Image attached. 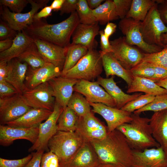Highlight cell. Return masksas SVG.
I'll return each instance as SVG.
<instances>
[{
    "label": "cell",
    "instance_id": "34",
    "mask_svg": "<svg viewBox=\"0 0 167 167\" xmlns=\"http://www.w3.org/2000/svg\"><path fill=\"white\" fill-rule=\"evenodd\" d=\"M67 107L73 110L79 117L84 116L92 111L89 102L85 97L75 92L70 99Z\"/></svg>",
    "mask_w": 167,
    "mask_h": 167
},
{
    "label": "cell",
    "instance_id": "33",
    "mask_svg": "<svg viewBox=\"0 0 167 167\" xmlns=\"http://www.w3.org/2000/svg\"><path fill=\"white\" fill-rule=\"evenodd\" d=\"M79 117L72 109H63L57 122L58 131L74 132L76 130Z\"/></svg>",
    "mask_w": 167,
    "mask_h": 167
},
{
    "label": "cell",
    "instance_id": "41",
    "mask_svg": "<svg viewBox=\"0 0 167 167\" xmlns=\"http://www.w3.org/2000/svg\"><path fill=\"white\" fill-rule=\"evenodd\" d=\"M29 3L28 0H0V6H3L9 8L12 12L21 13Z\"/></svg>",
    "mask_w": 167,
    "mask_h": 167
},
{
    "label": "cell",
    "instance_id": "59",
    "mask_svg": "<svg viewBox=\"0 0 167 167\" xmlns=\"http://www.w3.org/2000/svg\"><path fill=\"white\" fill-rule=\"evenodd\" d=\"M96 167H118L112 164L100 163V164Z\"/></svg>",
    "mask_w": 167,
    "mask_h": 167
},
{
    "label": "cell",
    "instance_id": "42",
    "mask_svg": "<svg viewBox=\"0 0 167 167\" xmlns=\"http://www.w3.org/2000/svg\"><path fill=\"white\" fill-rule=\"evenodd\" d=\"M32 157V153L18 159L9 160L0 158V167H24Z\"/></svg>",
    "mask_w": 167,
    "mask_h": 167
},
{
    "label": "cell",
    "instance_id": "2",
    "mask_svg": "<svg viewBox=\"0 0 167 167\" xmlns=\"http://www.w3.org/2000/svg\"><path fill=\"white\" fill-rule=\"evenodd\" d=\"M80 23L76 11L59 23L50 24L41 19L33 22L24 30L33 39L41 40L65 47L71 44V37Z\"/></svg>",
    "mask_w": 167,
    "mask_h": 167
},
{
    "label": "cell",
    "instance_id": "50",
    "mask_svg": "<svg viewBox=\"0 0 167 167\" xmlns=\"http://www.w3.org/2000/svg\"><path fill=\"white\" fill-rule=\"evenodd\" d=\"M160 17L164 23L167 24V0H156Z\"/></svg>",
    "mask_w": 167,
    "mask_h": 167
},
{
    "label": "cell",
    "instance_id": "39",
    "mask_svg": "<svg viewBox=\"0 0 167 167\" xmlns=\"http://www.w3.org/2000/svg\"><path fill=\"white\" fill-rule=\"evenodd\" d=\"M155 97V96L147 94H142L135 99L127 103L121 109L133 113L152 102Z\"/></svg>",
    "mask_w": 167,
    "mask_h": 167
},
{
    "label": "cell",
    "instance_id": "36",
    "mask_svg": "<svg viewBox=\"0 0 167 167\" xmlns=\"http://www.w3.org/2000/svg\"><path fill=\"white\" fill-rule=\"evenodd\" d=\"M76 11L79 17L80 23L88 25L98 23L96 21L92 10L88 6L87 0H79Z\"/></svg>",
    "mask_w": 167,
    "mask_h": 167
},
{
    "label": "cell",
    "instance_id": "60",
    "mask_svg": "<svg viewBox=\"0 0 167 167\" xmlns=\"http://www.w3.org/2000/svg\"><path fill=\"white\" fill-rule=\"evenodd\" d=\"M161 41L162 43L164 45L167 44V33L163 34L162 35Z\"/></svg>",
    "mask_w": 167,
    "mask_h": 167
},
{
    "label": "cell",
    "instance_id": "54",
    "mask_svg": "<svg viewBox=\"0 0 167 167\" xmlns=\"http://www.w3.org/2000/svg\"><path fill=\"white\" fill-rule=\"evenodd\" d=\"M117 26L114 23L109 22L106 26L104 31L105 36L109 39V37L116 31Z\"/></svg>",
    "mask_w": 167,
    "mask_h": 167
},
{
    "label": "cell",
    "instance_id": "48",
    "mask_svg": "<svg viewBox=\"0 0 167 167\" xmlns=\"http://www.w3.org/2000/svg\"><path fill=\"white\" fill-rule=\"evenodd\" d=\"M44 151L41 150L32 153V157L24 167H40L41 158Z\"/></svg>",
    "mask_w": 167,
    "mask_h": 167
},
{
    "label": "cell",
    "instance_id": "46",
    "mask_svg": "<svg viewBox=\"0 0 167 167\" xmlns=\"http://www.w3.org/2000/svg\"><path fill=\"white\" fill-rule=\"evenodd\" d=\"M17 93L15 88L6 80L0 81V98L10 97Z\"/></svg>",
    "mask_w": 167,
    "mask_h": 167
},
{
    "label": "cell",
    "instance_id": "53",
    "mask_svg": "<svg viewBox=\"0 0 167 167\" xmlns=\"http://www.w3.org/2000/svg\"><path fill=\"white\" fill-rule=\"evenodd\" d=\"M8 62L0 61V81L6 80L8 72Z\"/></svg>",
    "mask_w": 167,
    "mask_h": 167
},
{
    "label": "cell",
    "instance_id": "58",
    "mask_svg": "<svg viewBox=\"0 0 167 167\" xmlns=\"http://www.w3.org/2000/svg\"><path fill=\"white\" fill-rule=\"evenodd\" d=\"M155 83L159 86L167 90V76Z\"/></svg>",
    "mask_w": 167,
    "mask_h": 167
},
{
    "label": "cell",
    "instance_id": "18",
    "mask_svg": "<svg viewBox=\"0 0 167 167\" xmlns=\"http://www.w3.org/2000/svg\"><path fill=\"white\" fill-rule=\"evenodd\" d=\"M60 69L46 62L42 66L33 68L28 65L25 81L26 87L32 89L51 79L61 75Z\"/></svg>",
    "mask_w": 167,
    "mask_h": 167
},
{
    "label": "cell",
    "instance_id": "11",
    "mask_svg": "<svg viewBox=\"0 0 167 167\" xmlns=\"http://www.w3.org/2000/svg\"><path fill=\"white\" fill-rule=\"evenodd\" d=\"M63 109V108L55 101L52 113L45 122L41 123L38 126L37 139L35 143L29 148V152L35 150L49 151L48 146V142L58 131V121Z\"/></svg>",
    "mask_w": 167,
    "mask_h": 167
},
{
    "label": "cell",
    "instance_id": "38",
    "mask_svg": "<svg viewBox=\"0 0 167 167\" xmlns=\"http://www.w3.org/2000/svg\"><path fill=\"white\" fill-rule=\"evenodd\" d=\"M142 60L153 64L167 70V44L162 49L152 54L143 53Z\"/></svg>",
    "mask_w": 167,
    "mask_h": 167
},
{
    "label": "cell",
    "instance_id": "52",
    "mask_svg": "<svg viewBox=\"0 0 167 167\" xmlns=\"http://www.w3.org/2000/svg\"><path fill=\"white\" fill-rule=\"evenodd\" d=\"M52 9L50 6H46L33 16V21L40 20L43 18H46L52 15Z\"/></svg>",
    "mask_w": 167,
    "mask_h": 167
},
{
    "label": "cell",
    "instance_id": "16",
    "mask_svg": "<svg viewBox=\"0 0 167 167\" xmlns=\"http://www.w3.org/2000/svg\"><path fill=\"white\" fill-rule=\"evenodd\" d=\"M132 150L133 167H167V156L161 146Z\"/></svg>",
    "mask_w": 167,
    "mask_h": 167
},
{
    "label": "cell",
    "instance_id": "3",
    "mask_svg": "<svg viewBox=\"0 0 167 167\" xmlns=\"http://www.w3.org/2000/svg\"><path fill=\"white\" fill-rule=\"evenodd\" d=\"M132 113V120L123 124L116 129L125 136L132 150L142 151L150 148H158L160 144L153 137L149 122L150 119Z\"/></svg>",
    "mask_w": 167,
    "mask_h": 167
},
{
    "label": "cell",
    "instance_id": "25",
    "mask_svg": "<svg viewBox=\"0 0 167 167\" xmlns=\"http://www.w3.org/2000/svg\"><path fill=\"white\" fill-rule=\"evenodd\" d=\"M8 72L6 80L12 85L18 93L22 95L26 88L25 81L28 65L15 58L8 62Z\"/></svg>",
    "mask_w": 167,
    "mask_h": 167
},
{
    "label": "cell",
    "instance_id": "17",
    "mask_svg": "<svg viewBox=\"0 0 167 167\" xmlns=\"http://www.w3.org/2000/svg\"><path fill=\"white\" fill-rule=\"evenodd\" d=\"M38 133V126L16 127L0 125V144L2 146H8L15 140L19 139L27 140L33 144L37 139Z\"/></svg>",
    "mask_w": 167,
    "mask_h": 167
},
{
    "label": "cell",
    "instance_id": "4",
    "mask_svg": "<svg viewBox=\"0 0 167 167\" xmlns=\"http://www.w3.org/2000/svg\"><path fill=\"white\" fill-rule=\"evenodd\" d=\"M84 142L75 131H58L48 143L49 151L58 157L59 167L68 162L81 148Z\"/></svg>",
    "mask_w": 167,
    "mask_h": 167
},
{
    "label": "cell",
    "instance_id": "43",
    "mask_svg": "<svg viewBox=\"0 0 167 167\" xmlns=\"http://www.w3.org/2000/svg\"><path fill=\"white\" fill-rule=\"evenodd\" d=\"M132 0H113L116 12L119 18H125L131 7Z\"/></svg>",
    "mask_w": 167,
    "mask_h": 167
},
{
    "label": "cell",
    "instance_id": "9",
    "mask_svg": "<svg viewBox=\"0 0 167 167\" xmlns=\"http://www.w3.org/2000/svg\"><path fill=\"white\" fill-rule=\"evenodd\" d=\"M32 108L53 111L55 102L53 91L48 82L32 89L26 88L22 95Z\"/></svg>",
    "mask_w": 167,
    "mask_h": 167
},
{
    "label": "cell",
    "instance_id": "21",
    "mask_svg": "<svg viewBox=\"0 0 167 167\" xmlns=\"http://www.w3.org/2000/svg\"><path fill=\"white\" fill-rule=\"evenodd\" d=\"M98 24L88 25L79 23L72 34L71 43L82 45L88 50L96 49L97 43L95 38L99 34L100 31Z\"/></svg>",
    "mask_w": 167,
    "mask_h": 167
},
{
    "label": "cell",
    "instance_id": "45",
    "mask_svg": "<svg viewBox=\"0 0 167 167\" xmlns=\"http://www.w3.org/2000/svg\"><path fill=\"white\" fill-rule=\"evenodd\" d=\"M18 32L12 29L6 22L0 19V40H4L8 38L14 39Z\"/></svg>",
    "mask_w": 167,
    "mask_h": 167
},
{
    "label": "cell",
    "instance_id": "56",
    "mask_svg": "<svg viewBox=\"0 0 167 167\" xmlns=\"http://www.w3.org/2000/svg\"><path fill=\"white\" fill-rule=\"evenodd\" d=\"M65 0H54L50 6L52 10L54 11H60Z\"/></svg>",
    "mask_w": 167,
    "mask_h": 167
},
{
    "label": "cell",
    "instance_id": "5",
    "mask_svg": "<svg viewBox=\"0 0 167 167\" xmlns=\"http://www.w3.org/2000/svg\"><path fill=\"white\" fill-rule=\"evenodd\" d=\"M103 69L100 51L93 49L89 50L87 54L73 67L61 76L92 81L100 76Z\"/></svg>",
    "mask_w": 167,
    "mask_h": 167
},
{
    "label": "cell",
    "instance_id": "8",
    "mask_svg": "<svg viewBox=\"0 0 167 167\" xmlns=\"http://www.w3.org/2000/svg\"><path fill=\"white\" fill-rule=\"evenodd\" d=\"M140 23L131 18H125L120 20L118 27L125 36L127 42L130 45L137 46L146 53L152 54L161 51L163 48L145 42L140 31Z\"/></svg>",
    "mask_w": 167,
    "mask_h": 167
},
{
    "label": "cell",
    "instance_id": "44",
    "mask_svg": "<svg viewBox=\"0 0 167 167\" xmlns=\"http://www.w3.org/2000/svg\"><path fill=\"white\" fill-rule=\"evenodd\" d=\"M40 167H59L58 156L50 151L44 153L41 159Z\"/></svg>",
    "mask_w": 167,
    "mask_h": 167
},
{
    "label": "cell",
    "instance_id": "1",
    "mask_svg": "<svg viewBox=\"0 0 167 167\" xmlns=\"http://www.w3.org/2000/svg\"><path fill=\"white\" fill-rule=\"evenodd\" d=\"M90 143L100 163L118 167H133V150L125 136L118 130L108 132L103 139H93Z\"/></svg>",
    "mask_w": 167,
    "mask_h": 167
},
{
    "label": "cell",
    "instance_id": "57",
    "mask_svg": "<svg viewBox=\"0 0 167 167\" xmlns=\"http://www.w3.org/2000/svg\"><path fill=\"white\" fill-rule=\"evenodd\" d=\"M105 1L103 0H87V2L89 8L92 10H94L101 4V3Z\"/></svg>",
    "mask_w": 167,
    "mask_h": 167
},
{
    "label": "cell",
    "instance_id": "40",
    "mask_svg": "<svg viewBox=\"0 0 167 167\" xmlns=\"http://www.w3.org/2000/svg\"><path fill=\"white\" fill-rule=\"evenodd\" d=\"M132 75L148 79L151 80L154 75V69L150 63L142 60L130 70Z\"/></svg>",
    "mask_w": 167,
    "mask_h": 167
},
{
    "label": "cell",
    "instance_id": "28",
    "mask_svg": "<svg viewBox=\"0 0 167 167\" xmlns=\"http://www.w3.org/2000/svg\"><path fill=\"white\" fill-rule=\"evenodd\" d=\"M101 52L103 68L106 77L115 75L123 79L127 84L128 87L133 80V75L130 71L124 68L113 56L112 53Z\"/></svg>",
    "mask_w": 167,
    "mask_h": 167
},
{
    "label": "cell",
    "instance_id": "61",
    "mask_svg": "<svg viewBox=\"0 0 167 167\" xmlns=\"http://www.w3.org/2000/svg\"><path fill=\"white\" fill-rule=\"evenodd\" d=\"M166 155H167V153L166 154Z\"/></svg>",
    "mask_w": 167,
    "mask_h": 167
},
{
    "label": "cell",
    "instance_id": "24",
    "mask_svg": "<svg viewBox=\"0 0 167 167\" xmlns=\"http://www.w3.org/2000/svg\"><path fill=\"white\" fill-rule=\"evenodd\" d=\"M149 124L152 136L167 153V109L154 112Z\"/></svg>",
    "mask_w": 167,
    "mask_h": 167
},
{
    "label": "cell",
    "instance_id": "12",
    "mask_svg": "<svg viewBox=\"0 0 167 167\" xmlns=\"http://www.w3.org/2000/svg\"><path fill=\"white\" fill-rule=\"evenodd\" d=\"M32 108L22 95L19 93L10 97L0 98V125H5L18 119Z\"/></svg>",
    "mask_w": 167,
    "mask_h": 167
},
{
    "label": "cell",
    "instance_id": "47",
    "mask_svg": "<svg viewBox=\"0 0 167 167\" xmlns=\"http://www.w3.org/2000/svg\"><path fill=\"white\" fill-rule=\"evenodd\" d=\"M79 0H65L60 11V15L69 14L76 11Z\"/></svg>",
    "mask_w": 167,
    "mask_h": 167
},
{
    "label": "cell",
    "instance_id": "20",
    "mask_svg": "<svg viewBox=\"0 0 167 167\" xmlns=\"http://www.w3.org/2000/svg\"><path fill=\"white\" fill-rule=\"evenodd\" d=\"M78 80L60 76L48 81L53 91L55 101L63 109L67 106L73 93L74 87Z\"/></svg>",
    "mask_w": 167,
    "mask_h": 167
},
{
    "label": "cell",
    "instance_id": "6",
    "mask_svg": "<svg viewBox=\"0 0 167 167\" xmlns=\"http://www.w3.org/2000/svg\"><path fill=\"white\" fill-rule=\"evenodd\" d=\"M140 29L145 42L163 48L165 45L161 42V37L163 34L167 33V27L161 18L157 3L150 9L144 19L141 22Z\"/></svg>",
    "mask_w": 167,
    "mask_h": 167
},
{
    "label": "cell",
    "instance_id": "37",
    "mask_svg": "<svg viewBox=\"0 0 167 167\" xmlns=\"http://www.w3.org/2000/svg\"><path fill=\"white\" fill-rule=\"evenodd\" d=\"M167 109V94L155 96L154 100L150 103L133 113L140 114L147 111L157 112Z\"/></svg>",
    "mask_w": 167,
    "mask_h": 167
},
{
    "label": "cell",
    "instance_id": "27",
    "mask_svg": "<svg viewBox=\"0 0 167 167\" xmlns=\"http://www.w3.org/2000/svg\"><path fill=\"white\" fill-rule=\"evenodd\" d=\"M53 111L41 109L32 108L18 119L6 124L13 127L31 128L38 126L46 120Z\"/></svg>",
    "mask_w": 167,
    "mask_h": 167
},
{
    "label": "cell",
    "instance_id": "7",
    "mask_svg": "<svg viewBox=\"0 0 167 167\" xmlns=\"http://www.w3.org/2000/svg\"><path fill=\"white\" fill-rule=\"evenodd\" d=\"M31 10L25 13H15L10 11L7 7L0 6V17L13 29L21 32L33 22V17L40 9L47 6L49 0H28Z\"/></svg>",
    "mask_w": 167,
    "mask_h": 167
},
{
    "label": "cell",
    "instance_id": "35",
    "mask_svg": "<svg viewBox=\"0 0 167 167\" xmlns=\"http://www.w3.org/2000/svg\"><path fill=\"white\" fill-rule=\"evenodd\" d=\"M17 58L33 68L41 67L46 62L40 54L34 42Z\"/></svg>",
    "mask_w": 167,
    "mask_h": 167
},
{
    "label": "cell",
    "instance_id": "13",
    "mask_svg": "<svg viewBox=\"0 0 167 167\" xmlns=\"http://www.w3.org/2000/svg\"><path fill=\"white\" fill-rule=\"evenodd\" d=\"M92 111L85 116L79 117L75 131L84 142L105 138L108 131L107 126L95 116Z\"/></svg>",
    "mask_w": 167,
    "mask_h": 167
},
{
    "label": "cell",
    "instance_id": "29",
    "mask_svg": "<svg viewBox=\"0 0 167 167\" xmlns=\"http://www.w3.org/2000/svg\"><path fill=\"white\" fill-rule=\"evenodd\" d=\"M133 78L127 91V93L142 92L154 96L167 94V90L159 86L150 79L133 76Z\"/></svg>",
    "mask_w": 167,
    "mask_h": 167
},
{
    "label": "cell",
    "instance_id": "55",
    "mask_svg": "<svg viewBox=\"0 0 167 167\" xmlns=\"http://www.w3.org/2000/svg\"><path fill=\"white\" fill-rule=\"evenodd\" d=\"M13 39L10 38L0 41V52H2L10 49L13 43Z\"/></svg>",
    "mask_w": 167,
    "mask_h": 167
},
{
    "label": "cell",
    "instance_id": "22",
    "mask_svg": "<svg viewBox=\"0 0 167 167\" xmlns=\"http://www.w3.org/2000/svg\"><path fill=\"white\" fill-rule=\"evenodd\" d=\"M97 81L111 96L115 102L116 108L121 109L128 102L136 99L141 93L130 95L124 92L117 85L112 76L109 78H104L99 76Z\"/></svg>",
    "mask_w": 167,
    "mask_h": 167
},
{
    "label": "cell",
    "instance_id": "26",
    "mask_svg": "<svg viewBox=\"0 0 167 167\" xmlns=\"http://www.w3.org/2000/svg\"><path fill=\"white\" fill-rule=\"evenodd\" d=\"M34 43L33 39L24 30L18 32L9 49L0 53V61L8 62L18 58Z\"/></svg>",
    "mask_w": 167,
    "mask_h": 167
},
{
    "label": "cell",
    "instance_id": "15",
    "mask_svg": "<svg viewBox=\"0 0 167 167\" xmlns=\"http://www.w3.org/2000/svg\"><path fill=\"white\" fill-rule=\"evenodd\" d=\"M89 103L92 108V112L99 114L105 120L108 132L112 131L120 125L129 123L132 120V113L102 103Z\"/></svg>",
    "mask_w": 167,
    "mask_h": 167
},
{
    "label": "cell",
    "instance_id": "23",
    "mask_svg": "<svg viewBox=\"0 0 167 167\" xmlns=\"http://www.w3.org/2000/svg\"><path fill=\"white\" fill-rule=\"evenodd\" d=\"M100 163L90 143L84 142L73 157L66 164L60 167H96Z\"/></svg>",
    "mask_w": 167,
    "mask_h": 167
},
{
    "label": "cell",
    "instance_id": "19",
    "mask_svg": "<svg viewBox=\"0 0 167 167\" xmlns=\"http://www.w3.org/2000/svg\"><path fill=\"white\" fill-rule=\"evenodd\" d=\"M33 39L38 51L45 61L58 67L62 71L68 46L62 47L44 41Z\"/></svg>",
    "mask_w": 167,
    "mask_h": 167
},
{
    "label": "cell",
    "instance_id": "14",
    "mask_svg": "<svg viewBox=\"0 0 167 167\" xmlns=\"http://www.w3.org/2000/svg\"><path fill=\"white\" fill-rule=\"evenodd\" d=\"M100 85L97 81L79 80L74 87V91L82 94L89 102L102 103L116 108L113 99Z\"/></svg>",
    "mask_w": 167,
    "mask_h": 167
},
{
    "label": "cell",
    "instance_id": "31",
    "mask_svg": "<svg viewBox=\"0 0 167 167\" xmlns=\"http://www.w3.org/2000/svg\"><path fill=\"white\" fill-rule=\"evenodd\" d=\"M88 49L79 44L71 43L68 47L61 75L73 67L88 53Z\"/></svg>",
    "mask_w": 167,
    "mask_h": 167
},
{
    "label": "cell",
    "instance_id": "30",
    "mask_svg": "<svg viewBox=\"0 0 167 167\" xmlns=\"http://www.w3.org/2000/svg\"><path fill=\"white\" fill-rule=\"evenodd\" d=\"M96 21L101 25L119 18L113 0H107L96 8L92 10Z\"/></svg>",
    "mask_w": 167,
    "mask_h": 167
},
{
    "label": "cell",
    "instance_id": "49",
    "mask_svg": "<svg viewBox=\"0 0 167 167\" xmlns=\"http://www.w3.org/2000/svg\"><path fill=\"white\" fill-rule=\"evenodd\" d=\"M100 36V45L101 51L104 53H111L112 52V47L108 38L105 35L103 30L99 31Z\"/></svg>",
    "mask_w": 167,
    "mask_h": 167
},
{
    "label": "cell",
    "instance_id": "51",
    "mask_svg": "<svg viewBox=\"0 0 167 167\" xmlns=\"http://www.w3.org/2000/svg\"><path fill=\"white\" fill-rule=\"evenodd\" d=\"M151 63L154 69V78L152 80L156 82L167 76V70L153 64Z\"/></svg>",
    "mask_w": 167,
    "mask_h": 167
},
{
    "label": "cell",
    "instance_id": "10",
    "mask_svg": "<svg viewBox=\"0 0 167 167\" xmlns=\"http://www.w3.org/2000/svg\"><path fill=\"white\" fill-rule=\"evenodd\" d=\"M111 53L122 66L130 71L142 61L143 53L129 44L125 36L120 37L110 41Z\"/></svg>",
    "mask_w": 167,
    "mask_h": 167
},
{
    "label": "cell",
    "instance_id": "32",
    "mask_svg": "<svg viewBox=\"0 0 167 167\" xmlns=\"http://www.w3.org/2000/svg\"><path fill=\"white\" fill-rule=\"evenodd\" d=\"M156 4V0H132L130 10L125 18L142 22L150 9Z\"/></svg>",
    "mask_w": 167,
    "mask_h": 167
}]
</instances>
